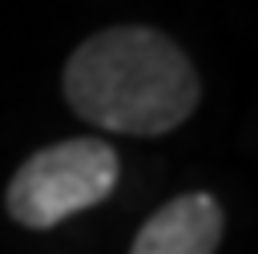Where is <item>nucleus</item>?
<instances>
[{
    "mask_svg": "<svg viewBox=\"0 0 258 254\" xmlns=\"http://www.w3.org/2000/svg\"><path fill=\"white\" fill-rule=\"evenodd\" d=\"M60 85L81 121L129 137H161L202 101L189 56L145 24H113L81 40Z\"/></svg>",
    "mask_w": 258,
    "mask_h": 254,
    "instance_id": "nucleus-1",
    "label": "nucleus"
},
{
    "mask_svg": "<svg viewBox=\"0 0 258 254\" xmlns=\"http://www.w3.org/2000/svg\"><path fill=\"white\" fill-rule=\"evenodd\" d=\"M117 149L101 137H69L44 145L12 173L4 189L8 218L28 230L60 226L64 218L105 202L117 185Z\"/></svg>",
    "mask_w": 258,
    "mask_h": 254,
    "instance_id": "nucleus-2",
    "label": "nucleus"
},
{
    "mask_svg": "<svg viewBox=\"0 0 258 254\" xmlns=\"http://www.w3.org/2000/svg\"><path fill=\"white\" fill-rule=\"evenodd\" d=\"M222 206L210 194H181L153 210L129 254H214L222 242Z\"/></svg>",
    "mask_w": 258,
    "mask_h": 254,
    "instance_id": "nucleus-3",
    "label": "nucleus"
}]
</instances>
